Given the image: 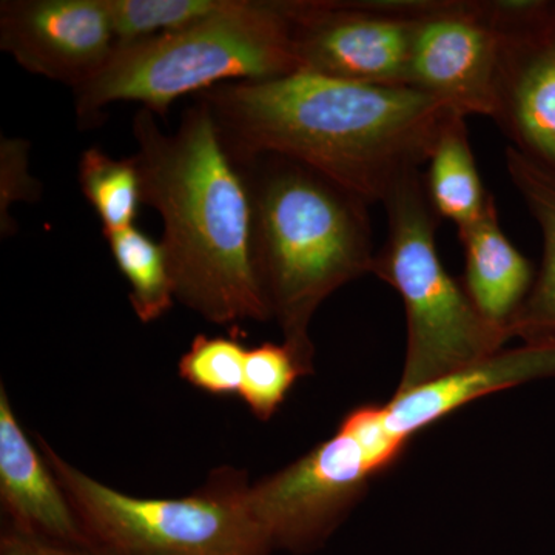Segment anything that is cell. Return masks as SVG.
<instances>
[{
	"mask_svg": "<svg viewBox=\"0 0 555 555\" xmlns=\"http://www.w3.org/2000/svg\"><path fill=\"white\" fill-rule=\"evenodd\" d=\"M196 98L214 113L233 159L284 156L367 204L383 203L401 179L426 166L441 130L459 115L411 87L349 82L302 69L221 83Z\"/></svg>",
	"mask_w": 555,
	"mask_h": 555,
	"instance_id": "6da1fadb",
	"label": "cell"
},
{
	"mask_svg": "<svg viewBox=\"0 0 555 555\" xmlns=\"http://www.w3.org/2000/svg\"><path fill=\"white\" fill-rule=\"evenodd\" d=\"M141 108L133 118L142 204L163 219L175 298L215 324L272 320L251 258L246 178L206 102L185 109L173 133Z\"/></svg>",
	"mask_w": 555,
	"mask_h": 555,
	"instance_id": "7a4b0ae2",
	"label": "cell"
},
{
	"mask_svg": "<svg viewBox=\"0 0 555 555\" xmlns=\"http://www.w3.org/2000/svg\"><path fill=\"white\" fill-rule=\"evenodd\" d=\"M235 163L250 195L251 258L270 317L284 341L315 360L309 326L318 308L374 270L369 204L284 156Z\"/></svg>",
	"mask_w": 555,
	"mask_h": 555,
	"instance_id": "3957f363",
	"label": "cell"
},
{
	"mask_svg": "<svg viewBox=\"0 0 555 555\" xmlns=\"http://www.w3.org/2000/svg\"><path fill=\"white\" fill-rule=\"evenodd\" d=\"M299 72L284 0H233L181 30L116 46L104 68L75 91L79 124L93 126L115 102L166 116L171 104L221 83Z\"/></svg>",
	"mask_w": 555,
	"mask_h": 555,
	"instance_id": "277c9868",
	"label": "cell"
},
{
	"mask_svg": "<svg viewBox=\"0 0 555 555\" xmlns=\"http://www.w3.org/2000/svg\"><path fill=\"white\" fill-rule=\"evenodd\" d=\"M385 246L375 255L379 280L396 288L408 320V347L397 392L476 366L503 350L505 328L481 315L462 281L438 255L437 217L422 171L406 175L383 201Z\"/></svg>",
	"mask_w": 555,
	"mask_h": 555,
	"instance_id": "5b68a950",
	"label": "cell"
},
{
	"mask_svg": "<svg viewBox=\"0 0 555 555\" xmlns=\"http://www.w3.org/2000/svg\"><path fill=\"white\" fill-rule=\"evenodd\" d=\"M38 447L93 545L109 555H272L247 506L248 478L221 467L193 494L145 499L101 483L62 459L38 437Z\"/></svg>",
	"mask_w": 555,
	"mask_h": 555,
	"instance_id": "8992f818",
	"label": "cell"
},
{
	"mask_svg": "<svg viewBox=\"0 0 555 555\" xmlns=\"http://www.w3.org/2000/svg\"><path fill=\"white\" fill-rule=\"evenodd\" d=\"M379 477L353 430L334 436L294 463L248 486L247 506L273 551L320 550Z\"/></svg>",
	"mask_w": 555,
	"mask_h": 555,
	"instance_id": "52a82bcc",
	"label": "cell"
},
{
	"mask_svg": "<svg viewBox=\"0 0 555 555\" xmlns=\"http://www.w3.org/2000/svg\"><path fill=\"white\" fill-rule=\"evenodd\" d=\"M299 69L408 87L412 22L403 0H284Z\"/></svg>",
	"mask_w": 555,
	"mask_h": 555,
	"instance_id": "ba28073f",
	"label": "cell"
},
{
	"mask_svg": "<svg viewBox=\"0 0 555 555\" xmlns=\"http://www.w3.org/2000/svg\"><path fill=\"white\" fill-rule=\"evenodd\" d=\"M412 22L408 87L459 115L491 118L499 33L489 0H403Z\"/></svg>",
	"mask_w": 555,
	"mask_h": 555,
	"instance_id": "9c48e42d",
	"label": "cell"
},
{
	"mask_svg": "<svg viewBox=\"0 0 555 555\" xmlns=\"http://www.w3.org/2000/svg\"><path fill=\"white\" fill-rule=\"evenodd\" d=\"M489 10L499 33L491 119L555 173V0H491Z\"/></svg>",
	"mask_w": 555,
	"mask_h": 555,
	"instance_id": "30bf717a",
	"label": "cell"
},
{
	"mask_svg": "<svg viewBox=\"0 0 555 555\" xmlns=\"http://www.w3.org/2000/svg\"><path fill=\"white\" fill-rule=\"evenodd\" d=\"M0 49L33 75L79 89L116 49L107 0H7Z\"/></svg>",
	"mask_w": 555,
	"mask_h": 555,
	"instance_id": "8fae6325",
	"label": "cell"
},
{
	"mask_svg": "<svg viewBox=\"0 0 555 555\" xmlns=\"http://www.w3.org/2000/svg\"><path fill=\"white\" fill-rule=\"evenodd\" d=\"M0 500L9 526L65 545L96 547L0 385ZM98 550V547H96Z\"/></svg>",
	"mask_w": 555,
	"mask_h": 555,
	"instance_id": "7c38bea8",
	"label": "cell"
},
{
	"mask_svg": "<svg viewBox=\"0 0 555 555\" xmlns=\"http://www.w3.org/2000/svg\"><path fill=\"white\" fill-rule=\"evenodd\" d=\"M459 238L465 251L462 283L467 295L481 315L506 331L534 284L531 262L500 228L495 203L474 224L459 230Z\"/></svg>",
	"mask_w": 555,
	"mask_h": 555,
	"instance_id": "4fadbf2b",
	"label": "cell"
},
{
	"mask_svg": "<svg viewBox=\"0 0 555 555\" xmlns=\"http://www.w3.org/2000/svg\"><path fill=\"white\" fill-rule=\"evenodd\" d=\"M506 169L543 235V261L524 305L507 324L509 338L555 345V173L516 149H506Z\"/></svg>",
	"mask_w": 555,
	"mask_h": 555,
	"instance_id": "5bb4252c",
	"label": "cell"
},
{
	"mask_svg": "<svg viewBox=\"0 0 555 555\" xmlns=\"http://www.w3.org/2000/svg\"><path fill=\"white\" fill-rule=\"evenodd\" d=\"M465 119L455 115L448 120L423 175L427 199L437 217L454 222L456 230L474 224L494 203L478 173Z\"/></svg>",
	"mask_w": 555,
	"mask_h": 555,
	"instance_id": "9a60e30c",
	"label": "cell"
},
{
	"mask_svg": "<svg viewBox=\"0 0 555 555\" xmlns=\"http://www.w3.org/2000/svg\"><path fill=\"white\" fill-rule=\"evenodd\" d=\"M116 266L130 286V305L141 323L166 315L175 301L169 261L160 241L150 238L137 225L105 235Z\"/></svg>",
	"mask_w": 555,
	"mask_h": 555,
	"instance_id": "2e32d148",
	"label": "cell"
},
{
	"mask_svg": "<svg viewBox=\"0 0 555 555\" xmlns=\"http://www.w3.org/2000/svg\"><path fill=\"white\" fill-rule=\"evenodd\" d=\"M78 179L80 192L101 219L104 236L134 225L142 198L133 156L115 159L100 149L86 150L80 155Z\"/></svg>",
	"mask_w": 555,
	"mask_h": 555,
	"instance_id": "e0dca14e",
	"label": "cell"
},
{
	"mask_svg": "<svg viewBox=\"0 0 555 555\" xmlns=\"http://www.w3.org/2000/svg\"><path fill=\"white\" fill-rule=\"evenodd\" d=\"M313 372V358L302 356L286 341L280 345L266 341L247 349L238 397L243 398L251 415L261 422H269L295 383Z\"/></svg>",
	"mask_w": 555,
	"mask_h": 555,
	"instance_id": "ac0fdd59",
	"label": "cell"
},
{
	"mask_svg": "<svg viewBox=\"0 0 555 555\" xmlns=\"http://www.w3.org/2000/svg\"><path fill=\"white\" fill-rule=\"evenodd\" d=\"M233 0H107L116 46L181 30L221 13Z\"/></svg>",
	"mask_w": 555,
	"mask_h": 555,
	"instance_id": "d6986e66",
	"label": "cell"
},
{
	"mask_svg": "<svg viewBox=\"0 0 555 555\" xmlns=\"http://www.w3.org/2000/svg\"><path fill=\"white\" fill-rule=\"evenodd\" d=\"M247 347L240 338L196 335L178 361L179 377L210 396H238Z\"/></svg>",
	"mask_w": 555,
	"mask_h": 555,
	"instance_id": "ffe728a7",
	"label": "cell"
},
{
	"mask_svg": "<svg viewBox=\"0 0 555 555\" xmlns=\"http://www.w3.org/2000/svg\"><path fill=\"white\" fill-rule=\"evenodd\" d=\"M28 142L20 139H2V150H0V167H2V233L9 235L11 204L16 201H36L40 196V185L28 175Z\"/></svg>",
	"mask_w": 555,
	"mask_h": 555,
	"instance_id": "44dd1931",
	"label": "cell"
},
{
	"mask_svg": "<svg viewBox=\"0 0 555 555\" xmlns=\"http://www.w3.org/2000/svg\"><path fill=\"white\" fill-rule=\"evenodd\" d=\"M0 555H109L96 547L65 545L43 537L27 534L7 526L0 537Z\"/></svg>",
	"mask_w": 555,
	"mask_h": 555,
	"instance_id": "7402d4cb",
	"label": "cell"
}]
</instances>
